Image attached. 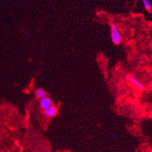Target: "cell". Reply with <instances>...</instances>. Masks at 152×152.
Returning <instances> with one entry per match:
<instances>
[{
	"instance_id": "6da1fadb",
	"label": "cell",
	"mask_w": 152,
	"mask_h": 152,
	"mask_svg": "<svg viewBox=\"0 0 152 152\" xmlns=\"http://www.w3.org/2000/svg\"><path fill=\"white\" fill-rule=\"evenodd\" d=\"M111 37L114 45H117L120 44L122 40L121 35L117 26L114 23H112L111 25Z\"/></svg>"
},
{
	"instance_id": "7a4b0ae2",
	"label": "cell",
	"mask_w": 152,
	"mask_h": 152,
	"mask_svg": "<svg viewBox=\"0 0 152 152\" xmlns=\"http://www.w3.org/2000/svg\"><path fill=\"white\" fill-rule=\"evenodd\" d=\"M127 79L128 80V82L132 84V85H134L139 90H142L144 89V87L143 84H142V82H140V81H139L137 79H136L134 76H132V75H128L127 77Z\"/></svg>"
},
{
	"instance_id": "3957f363",
	"label": "cell",
	"mask_w": 152,
	"mask_h": 152,
	"mask_svg": "<svg viewBox=\"0 0 152 152\" xmlns=\"http://www.w3.org/2000/svg\"><path fill=\"white\" fill-rule=\"evenodd\" d=\"M58 109L55 106L52 105L47 109L44 110V114L48 118H53L57 115Z\"/></svg>"
},
{
	"instance_id": "277c9868",
	"label": "cell",
	"mask_w": 152,
	"mask_h": 152,
	"mask_svg": "<svg viewBox=\"0 0 152 152\" xmlns=\"http://www.w3.org/2000/svg\"><path fill=\"white\" fill-rule=\"evenodd\" d=\"M52 105V101L50 98H49L47 96L45 97V98H42L41 100H40V106L41 108V109H43V110H45V109L48 108Z\"/></svg>"
},
{
	"instance_id": "5b68a950",
	"label": "cell",
	"mask_w": 152,
	"mask_h": 152,
	"mask_svg": "<svg viewBox=\"0 0 152 152\" xmlns=\"http://www.w3.org/2000/svg\"><path fill=\"white\" fill-rule=\"evenodd\" d=\"M35 96L37 97V98L41 100L42 98H44L45 97H47V93L44 89H38L35 91Z\"/></svg>"
},
{
	"instance_id": "8992f818",
	"label": "cell",
	"mask_w": 152,
	"mask_h": 152,
	"mask_svg": "<svg viewBox=\"0 0 152 152\" xmlns=\"http://www.w3.org/2000/svg\"><path fill=\"white\" fill-rule=\"evenodd\" d=\"M142 1H143L144 6H145V9L150 11L151 10V4H150L149 1H148V0H142Z\"/></svg>"
},
{
	"instance_id": "52a82bcc",
	"label": "cell",
	"mask_w": 152,
	"mask_h": 152,
	"mask_svg": "<svg viewBox=\"0 0 152 152\" xmlns=\"http://www.w3.org/2000/svg\"><path fill=\"white\" fill-rule=\"evenodd\" d=\"M116 133L115 132H112L110 135V138L111 140H114V139H115V137H116Z\"/></svg>"
}]
</instances>
